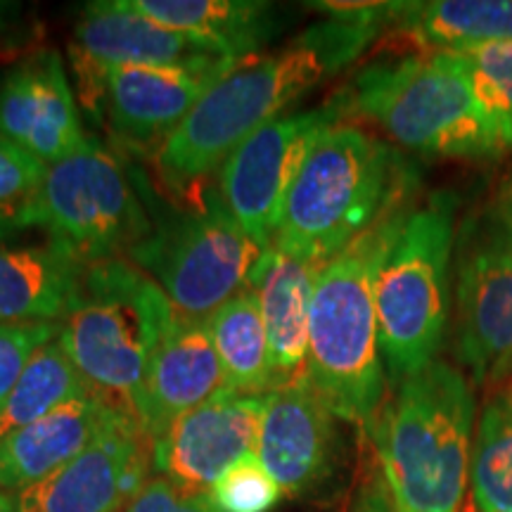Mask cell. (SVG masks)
Returning <instances> with one entry per match:
<instances>
[{
    "mask_svg": "<svg viewBox=\"0 0 512 512\" xmlns=\"http://www.w3.org/2000/svg\"><path fill=\"white\" fill-rule=\"evenodd\" d=\"M233 64H219V67L119 64L79 79L83 98L93 102V110L102 107L110 128L124 143L159 147L188 119L202 95Z\"/></svg>",
    "mask_w": 512,
    "mask_h": 512,
    "instance_id": "4fadbf2b",
    "label": "cell"
},
{
    "mask_svg": "<svg viewBox=\"0 0 512 512\" xmlns=\"http://www.w3.org/2000/svg\"><path fill=\"white\" fill-rule=\"evenodd\" d=\"M0 494H3V491H0Z\"/></svg>",
    "mask_w": 512,
    "mask_h": 512,
    "instance_id": "8d00e7d4",
    "label": "cell"
},
{
    "mask_svg": "<svg viewBox=\"0 0 512 512\" xmlns=\"http://www.w3.org/2000/svg\"><path fill=\"white\" fill-rule=\"evenodd\" d=\"M505 200L510 202V207H512V185H510V190H508V195H505Z\"/></svg>",
    "mask_w": 512,
    "mask_h": 512,
    "instance_id": "d590c367",
    "label": "cell"
},
{
    "mask_svg": "<svg viewBox=\"0 0 512 512\" xmlns=\"http://www.w3.org/2000/svg\"><path fill=\"white\" fill-rule=\"evenodd\" d=\"M72 57L79 76L119 67H219L238 60L202 38L176 31L131 10L126 0L86 5L74 27Z\"/></svg>",
    "mask_w": 512,
    "mask_h": 512,
    "instance_id": "2e32d148",
    "label": "cell"
},
{
    "mask_svg": "<svg viewBox=\"0 0 512 512\" xmlns=\"http://www.w3.org/2000/svg\"><path fill=\"white\" fill-rule=\"evenodd\" d=\"M335 444V413L306 377L264 396L254 453L285 496L311 494L330 477Z\"/></svg>",
    "mask_w": 512,
    "mask_h": 512,
    "instance_id": "9a60e30c",
    "label": "cell"
},
{
    "mask_svg": "<svg viewBox=\"0 0 512 512\" xmlns=\"http://www.w3.org/2000/svg\"><path fill=\"white\" fill-rule=\"evenodd\" d=\"M12 219L17 230H46L88 266L131 254L155 226L124 164L95 138L48 166Z\"/></svg>",
    "mask_w": 512,
    "mask_h": 512,
    "instance_id": "ba28073f",
    "label": "cell"
},
{
    "mask_svg": "<svg viewBox=\"0 0 512 512\" xmlns=\"http://www.w3.org/2000/svg\"><path fill=\"white\" fill-rule=\"evenodd\" d=\"M83 392H88L86 382L57 335L29 358L8 399L0 406V439L46 418Z\"/></svg>",
    "mask_w": 512,
    "mask_h": 512,
    "instance_id": "d4e9b609",
    "label": "cell"
},
{
    "mask_svg": "<svg viewBox=\"0 0 512 512\" xmlns=\"http://www.w3.org/2000/svg\"><path fill=\"white\" fill-rule=\"evenodd\" d=\"M470 484L482 512H512V387L484 403L472 444Z\"/></svg>",
    "mask_w": 512,
    "mask_h": 512,
    "instance_id": "484cf974",
    "label": "cell"
},
{
    "mask_svg": "<svg viewBox=\"0 0 512 512\" xmlns=\"http://www.w3.org/2000/svg\"><path fill=\"white\" fill-rule=\"evenodd\" d=\"M339 117L342 110L335 102L323 110L283 114L242 140L223 162L219 197L261 247L273 245L306 157Z\"/></svg>",
    "mask_w": 512,
    "mask_h": 512,
    "instance_id": "8fae6325",
    "label": "cell"
},
{
    "mask_svg": "<svg viewBox=\"0 0 512 512\" xmlns=\"http://www.w3.org/2000/svg\"><path fill=\"white\" fill-rule=\"evenodd\" d=\"M10 12L12 8L8 3H0V34H3L5 29H8V22H10Z\"/></svg>",
    "mask_w": 512,
    "mask_h": 512,
    "instance_id": "d6a6232c",
    "label": "cell"
},
{
    "mask_svg": "<svg viewBox=\"0 0 512 512\" xmlns=\"http://www.w3.org/2000/svg\"><path fill=\"white\" fill-rule=\"evenodd\" d=\"M62 323H0V406L29 358L60 335Z\"/></svg>",
    "mask_w": 512,
    "mask_h": 512,
    "instance_id": "f1b7e54d",
    "label": "cell"
},
{
    "mask_svg": "<svg viewBox=\"0 0 512 512\" xmlns=\"http://www.w3.org/2000/svg\"><path fill=\"white\" fill-rule=\"evenodd\" d=\"M88 264L67 247L0 245V323H64L79 302Z\"/></svg>",
    "mask_w": 512,
    "mask_h": 512,
    "instance_id": "ffe728a7",
    "label": "cell"
},
{
    "mask_svg": "<svg viewBox=\"0 0 512 512\" xmlns=\"http://www.w3.org/2000/svg\"><path fill=\"white\" fill-rule=\"evenodd\" d=\"M176 311L155 280L128 259L88 266L60 342L86 387L124 418L138 420L140 396Z\"/></svg>",
    "mask_w": 512,
    "mask_h": 512,
    "instance_id": "5b68a950",
    "label": "cell"
},
{
    "mask_svg": "<svg viewBox=\"0 0 512 512\" xmlns=\"http://www.w3.org/2000/svg\"><path fill=\"white\" fill-rule=\"evenodd\" d=\"M48 166L0 138V209L15 207L41 183Z\"/></svg>",
    "mask_w": 512,
    "mask_h": 512,
    "instance_id": "4dcf8cb0",
    "label": "cell"
},
{
    "mask_svg": "<svg viewBox=\"0 0 512 512\" xmlns=\"http://www.w3.org/2000/svg\"><path fill=\"white\" fill-rule=\"evenodd\" d=\"M320 264L268 247L249 290L256 294L280 384L304 377L309 356L311 299Z\"/></svg>",
    "mask_w": 512,
    "mask_h": 512,
    "instance_id": "44dd1931",
    "label": "cell"
},
{
    "mask_svg": "<svg viewBox=\"0 0 512 512\" xmlns=\"http://www.w3.org/2000/svg\"><path fill=\"white\" fill-rule=\"evenodd\" d=\"M475 392L434 361L396 384L377 411L373 441L392 512H460L472 465Z\"/></svg>",
    "mask_w": 512,
    "mask_h": 512,
    "instance_id": "7a4b0ae2",
    "label": "cell"
},
{
    "mask_svg": "<svg viewBox=\"0 0 512 512\" xmlns=\"http://www.w3.org/2000/svg\"><path fill=\"white\" fill-rule=\"evenodd\" d=\"M368 512H392V508H384V505H377V508H370Z\"/></svg>",
    "mask_w": 512,
    "mask_h": 512,
    "instance_id": "e575fe53",
    "label": "cell"
},
{
    "mask_svg": "<svg viewBox=\"0 0 512 512\" xmlns=\"http://www.w3.org/2000/svg\"><path fill=\"white\" fill-rule=\"evenodd\" d=\"M456 354L479 387L512 377V207L505 197L460 228Z\"/></svg>",
    "mask_w": 512,
    "mask_h": 512,
    "instance_id": "30bf717a",
    "label": "cell"
},
{
    "mask_svg": "<svg viewBox=\"0 0 512 512\" xmlns=\"http://www.w3.org/2000/svg\"><path fill=\"white\" fill-rule=\"evenodd\" d=\"M124 512H219L211 503L209 491H190L171 482L169 477H150L140 494Z\"/></svg>",
    "mask_w": 512,
    "mask_h": 512,
    "instance_id": "f546056e",
    "label": "cell"
},
{
    "mask_svg": "<svg viewBox=\"0 0 512 512\" xmlns=\"http://www.w3.org/2000/svg\"><path fill=\"white\" fill-rule=\"evenodd\" d=\"M131 10L211 43L233 60L256 55L275 34V8L259 0H126Z\"/></svg>",
    "mask_w": 512,
    "mask_h": 512,
    "instance_id": "7402d4cb",
    "label": "cell"
},
{
    "mask_svg": "<svg viewBox=\"0 0 512 512\" xmlns=\"http://www.w3.org/2000/svg\"><path fill=\"white\" fill-rule=\"evenodd\" d=\"M226 389V375L216 354L207 320L176 313L150 363L138 420L152 444L181 415Z\"/></svg>",
    "mask_w": 512,
    "mask_h": 512,
    "instance_id": "ac0fdd59",
    "label": "cell"
},
{
    "mask_svg": "<svg viewBox=\"0 0 512 512\" xmlns=\"http://www.w3.org/2000/svg\"><path fill=\"white\" fill-rule=\"evenodd\" d=\"M0 138L53 166L88 136L62 57L48 50L17 64L0 83Z\"/></svg>",
    "mask_w": 512,
    "mask_h": 512,
    "instance_id": "e0dca14e",
    "label": "cell"
},
{
    "mask_svg": "<svg viewBox=\"0 0 512 512\" xmlns=\"http://www.w3.org/2000/svg\"><path fill=\"white\" fill-rule=\"evenodd\" d=\"M316 8L330 19L275 53L235 62L157 147L159 169L171 181L188 183L219 171L242 140L354 62L389 27L394 3H318Z\"/></svg>",
    "mask_w": 512,
    "mask_h": 512,
    "instance_id": "6da1fadb",
    "label": "cell"
},
{
    "mask_svg": "<svg viewBox=\"0 0 512 512\" xmlns=\"http://www.w3.org/2000/svg\"><path fill=\"white\" fill-rule=\"evenodd\" d=\"M264 396L223 389L155 441L152 465L190 491H209L230 465L254 453Z\"/></svg>",
    "mask_w": 512,
    "mask_h": 512,
    "instance_id": "5bb4252c",
    "label": "cell"
},
{
    "mask_svg": "<svg viewBox=\"0 0 512 512\" xmlns=\"http://www.w3.org/2000/svg\"><path fill=\"white\" fill-rule=\"evenodd\" d=\"M283 496V489L256 453L230 465L209 489L211 503L219 512H271Z\"/></svg>",
    "mask_w": 512,
    "mask_h": 512,
    "instance_id": "83f0119b",
    "label": "cell"
},
{
    "mask_svg": "<svg viewBox=\"0 0 512 512\" xmlns=\"http://www.w3.org/2000/svg\"><path fill=\"white\" fill-rule=\"evenodd\" d=\"M413 188V169L392 145L358 126H330L292 185L271 247L323 266L406 209Z\"/></svg>",
    "mask_w": 512,
    "mask_h": 512,
    "instance_id": "3957f363",
    "label": "cell"
},
{
    "mask_svg": "<svg viewBox=\"0 0 512 512\" xmlns=\"http://www.w3.org/2000/svg\"><path fill=\"white\" fill-rule=\"evenodd\" d=\"M12 230H17L15 219H12V207L0 209V242H3L5 235H10Z\"/></svg>",
    "mask_w": 512,
    "mask_h": 512,
    "instance_id": "1f68e13d",
    "label": "cell"
},
{
    "mask_svg": "<svg viewBox=\"0 0 512 512\" xmlns=\"http://www.w3.org/2000/svg\"><path fill=\"white\" fill-rule=\"evenodd\" d=\"M155 444L131 418H117L72 463L10 494L15 512H124L155 472Z\"/></svg>",
    "mask_w": 512,
    "mask_h": 512,
    "instance_id": "7c38bea8",
    "label": "cell"
},
{
    "mask_svg": "<svg viewBox=\"0 0 512 512\" xmlns=\"http://www.w3.org/2000/svg\"><path fill=\"white\" fill-rule=\"evenodd\" d=\"M396 211L325 261L311 299L306 382L335 418L373 425L387 399L375 311V273L406 214Z\"/></svg>",
    "mask_w": 512,
    "mask_h": 512,
    "instance_id": "277c9868",
    "label": "cell"
},
{
    "mask_svg": "<svg viewBox=\"0 0 512 512\" xmlns=\"http://www.w3.org/2000/svg\"><path fill=\"white\" fill-rule=\"evenodd\" d=\"M266 249L235 221L221 197L209 195L200 209L159 219L128 261L162 287L176 313L207 320L249 290Z\"/></svg>",
    "mask_w": 512,
    "mask_h": 512,
    "instance_id": "9c48e42d",
    "label": "cell"
},
{
    "mask_svg": "<svg viewBox=\"0 0 512 512\" xmlns=\"http://www.w3.org/2000/svg\"><path fill=\"white\" fill-rule=\"evenodd\" d=\"M335 105L422 155L489 157L503 150L456 53L420 50L368 64Z\"/></svg>",
    "mask_w": 512,
    "mask_h": 512,
    "instance_id": "52a82bcc",
    "label": "cell"
},
{
    "mask_svg": "<svg viewBox=\"0 0 512 512\" xmlns=\"http://www.w3.org/2000/svg\"><path fill=\"white\" fill-rule=\"evenodd\" d=\"M0 512H15L10 501V494H0Z\"/></svg>",
    "mask_w": 512,
    "mask_h": 512,
    "instance_id": "836d02e7",
    "label": "cell"
},
{
    "mask_svg": "<svg viewBox=\"0 0 512 512\" xmlns=\"http://www.w3.org/2000/svg\"><path fill=\"white\" fill-rule=\"evenodd\" d=\"M117 418L91 389L62 403L46 418L0 439V491H15L55 475L86 451Z\"/></svg>",
    "mask_w": 512,
    "mask_h": 512,
    "instance_id": "d6986e66",
    "label": "cell"
},
{
    "mask_svg": "<svg viewBox=\"0 0 512 512\" xmlns=\"http://www.w3.org/2000/svg\"><path fill=\"white\" fill-rule=\"evenodd\" d=\"M389 27L425 53H465L512 41V0L394 3Z\"/></svg>",
    "mask_w": 512,
    "mask_h": 512,
    "instance_id": "603a6c76",
    "label": "cell"
},
{
    "mask_svg": "<svg viewBox=\"0 0 512 512\" xmlns=\"http://www.w3.org/2000/svg\"><path fill=\"white\" fill-rule=\"evenodd\" d=\"M456 197L441 190L408 209L375 273L382 361L399 384L437 361L451 309Z\"/></svg>",
    "mask_w": 512,
    "mask_h": 512,
    "instance_id": "8992f818",
    "label": "cell"
},
{
    "mask_svg": "<svg viewBox=\"0 0 512 512\" xmlns=\"http://www.w3.org/2000/svg\"><path fill=\"white\" fill-rule=\"evenodd\" d=\"M501 147L512 150V41L456 53Z\"/></svg>",
    "mask_w": 512,
    "mask_h": 512,
    "instance_id": "4316f807",
    "label": "cell"
},
{
    "mask_svg": "<svg viewBox=\"0 0 512 512\" xmlns=\"http://www.w3.org/2000/svg\"><path fill=\"white\" fill-rule=\"evenodd\" d=\"M207 325L226 375V389L266 396L278 387L266 323L252 290L235 294L211 313Z\"/></svg>",
    "mask_w": 512,
    "mask_h": 512,
    "instance_id": "cb8c5ba5",
    "label": "cell"
}]
</instances>
